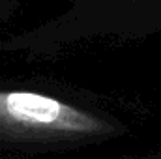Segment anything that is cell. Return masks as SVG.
<instances>
[{
    "instance_id": "6da1fadb",
    "label": "cell",
    "mask_w": 161,
    "mask_h": 159,
    "mask_svg": "<svg viewBox=\"0 0 161 159\" xmlns=\"http://www.w3.org/2000/svg\"><path fill=\"white\" fill-rule=\"evenodd\" d=\"M120 123L36 92L0 90V140L21 144H71L111 139Z\"/></svg>"
},
{
    "instance_id": "7a4b0ae2",
    "label": "cell",
    "mask_w": 161,
    "mask_h": 159,
    "mask_svg": "<svg viewBox=\"0 0 161 159\" xmlns=\"http://www.w3.org/2000/svg\"><path fill=\"white\" fill-rule=\"evenodd\" d=\"M129 32L161 30V0H107Z\"/></svg>"
},
{
    "instance_id": "3957f363",
    "label": "cell",
    "mask_w": 161,
    "mask_h": 159,
    "mask_svg": "<svg viewBox=\"0 0 161 159\" xmlns=\"http://www.w3.org/2000/svg\"><path fill=\"white\" fill-rule=\"evenodd\" d=\"M139 159H161V146L150 156H144V157H139Z\"/></svg>"
}]
</instances>
